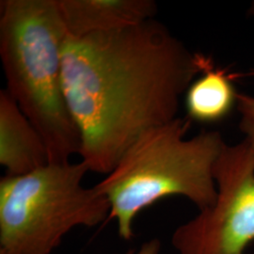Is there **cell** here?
<instances>
[{
    "mask_svg": "<svg viewBox=\"0 0 254 254\" xmlns=\"http://www.w3.org/2000/svg\"><path fill=\"white\" fill-rule=\"evenodd\" d=\"M89 169L79 163L47 164L0 179V254H50L77 226L109 218L108 199L82 185Z\"/></svg>",
    "mask_w": 254,
    "mask_h": 254,
    "instance_id": "obj_4",
    "label": "cell"
},
{
    "mask_svg": "<svg viewBox=\"0 0 254 254\" xmlns=\"http://www.w3.org/2000/svg\"><path fill=\"white\" fill-rule=\"evenodd\" d=\"M67 32L57 0H2L0 59L12 99L46 141L49 163L70 162L81 139L63 84Z\"/></svg>",
    "mask_w": 254,
    "mask_h": 254,
    "instance_id": "obj_2",
    "label": "cell"
},
{
    "mask_svg": "<svg viewBox=\"0 0 254 254\" xmlns=\"http://www.w3.org/2000/svg\"><path fill=\"white\" fill-rule=\"evenodd\" d=\"M208 57L192 53L155 19L66 38L63 84L81 162L108 175L137 138L177 118L180 98Z\"/></svg>",
    "mask_w": 254,
    "mask_h": 254,
    "instance_id": "obj_1",
    "label": "cell"
},
{
    "mask_svg": "<svg viewBox=\"0 0 254 254\" xmlns=\"http://www.w3.org/2000/svg\"><path fill=\"white\" fill-rule=\"evenodd\" d=\"M0 164L10 176L49 164L44 137L5 89L0 91Z\"/></svg>",
    "mask_w": 254,
    "mask_h": 254,
    "instance_id": "obj_7",
    "label": "cell"
},
{
    "mask_svg": "<svg viewBox=\"0 0 254 254\" xmlns=\"http://www.w3.org/2000/svg\"><path fill=\"white\" fill-rule=\"evenodd\" d=\"M190 120L177 117L148 131L128 148L114 170L94 188L110 205L119 236H134L135 218L143 209L169 196H181L199 210L217 197L214 169L226 143L218 131L187 138Z\"/></svg>",
    "mask_w": 254,
    "mask_h": 254,
    "instance_id": "obj_3",
    "label": "cell"
},
{
    "mask_svg": "<svg viewBox=\"0 0 254 254\" xmlns=\"http://www.w3.org/2000/svg\"><path fill=\"white\" fill-rule=\"evenodd\" d=\"M67 36L72 38L133 27L157 12L153 0H57Z\"/></svg>",
    "mask_w": 254,
    "mask_h": 254,
    "instance_id": "obj_6",
    "label": "cell"
},
{
    "mask_svg": "<svg viewBox=\"0 0 254 254\" xmlns=\"http://www.w3.org/2000/svg\"><path fill=\"white\" fill-rule=\"evenodd\" d=\"M247 75L254 76V70ZM236 109L240 115L239 129L245 135V139L254 149V96L238 93Z\"/></svg>",
    "mask_w": 254,
    "mask_h": 254,
    "instance_id": "obj_9",
    "label": "cell"
},
{
    "mask_svg": "<svg viewBox=\"0 0 254 254\" xmlns=\"http://www.w3.org/2000/svg\"><path fill=\"white\" fill-rule=\"evenodd\" d=\"M237 76L216 68L208 57L201 75L186 91L188 118L200 124H214L228 117L236 108L238 93L233 81Z\"/></svg>",
    "mask_w": 254,
    "mask_h": 254,
    "instance_id": "obj_8",
    "label": "cell"
},
{
    "mask_svg": "<svg viewBox=\"0 0 254 254\" xmlns=\"http://www.w3.org/2000/svg\"><path fill=\"white\" fill-rule=\"evenodd\" d=\"M215 202L176 228L178 254H246L254 242V149L225 143L214 169Z\"/></svg>",
    "mask_w": 254,
    "mask_h": 254,
    "instance_id": "obj_5",
    "label": "cell"
},
{
    "mask_svg": "<svg viewBox=\"0 0 254 254\" xmlns=\"http://www.w3.org/2000/svg\"><path fill=\"white\" fill-rule=\"evenodd\" d=\"M160 249H161L160 241L156 238H154L142 244L136 254L134 252H130L128 254H159Z\"/></svg>",
    "mask_w": 254,
    "mask_h": 254,
    "instance_id": "obj_10",
    "label": "cell"
}]
</instances>
